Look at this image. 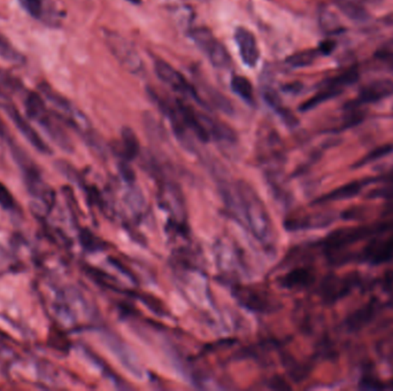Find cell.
<instances>
[{
    "instance_id": "1",
    "label": "cell",
    "mask_w": 393,
    "mask_h": 391,
    "mask_svg": "<svg viewBox=\"0 0 393 391\" xmlns=\"http://www.w3.org/2000/svg\"><path fill=\"white\" fill-rule=\"evenodd\" d=\"M24 108L28 119L38 124L59 147L65 151H71L73 145L62 126L64 122L53 110H50L42 94L31 91L27 92L24 96Z\"/></svg>"
},
{
    "instance_id": "2",
    "label": "cell",
    "mask_w": 393,
    "mask_h": 391,
    "mask_svg": "<svg viewBox=\"0 0 393 391\" xmlns=\"http://www.w3.org/2000/svg\"><path fill=\"white\" fill-rule=\"evenodd\" d=\"M103 39L114 58L127 71L138 75L144 71L142 58L129 39L108 29H103Z\"/></svg>"
},
{
    "instance_id": "3",
    "label": "cell",
    "mask_w": 393,
    "mask_h": 391,
    "mask_svg": "<svg viewBox=\"0 0 393 391\" xmlns=\"http://www.w3.org/2000/svg\"><path fill=\"white\" fill-rule=\"evenodd\" d=\"M189 37L192 39L196 47L206 55L214 67L219 69L230 68L232 60L229 52L208 28L196 27L189 31Z\"/></svg>"
},
{
    "instance_id": "4",
    "label": "cell",
    "mask_w": 393,
    "mask_h": 391,
    "mask_svg": "<svg viewBox=\"0 0 393 391\" xmlns=\"http://www.w3.org/2000/svg\"><path fill=\"white\" fill-rule=\"evenodd\" d=\"M155 71L158 78L167 84L168 87H171L176 94L183 96L187 99L194 100L196 103H199L200 106L207 107V103H203L194 85L171 64L162 59H155Z\"/></svg>"
},
{
    "instance_id": "5",
    "label": "cell",
    "mask_w": 393,
    "mask_h": 391,
    "mask_svg": "<svg viewBox=\"0 0 393 391\" xmlns=\"http://www.w3.org/2000/svg\"><path fill=\"white\" fill-rule=\"evenodd\" d=\"M10 121L13 122L14 126H17L20 133L29 141V144L33 146L35 149L42 153V154H51V148L45 141L43 140L42 137L38 135V132L36 131L33 126L30 124L28 119L23 117L22 114L19 112L17 107L14 106L13 103H7L6 106L3 107Z\"/></svg>"
},
{
    "instance_id": "6",
    "label": "cell",
    "mask_w": 393,
    "mask_h": 391,
    "mask_svg": "<svg viewBox=\"0 0 393 391\" xmlns=\"http://www.w3.org/2000/svg\"><path fill=\"white\" fill-rule=\"evenodd\" d=\"M234 37L242 61L248 68H255L260 57V50L255 35L244 27H238L236 28Z\"/></svg>"
},
{
    "instance_id": "7",
    "label": "cell",
    "mask_w": 393,
    "mask_h": 391,
    "mask_svg": "<svg viewBox=\"0 0 393 391\" xmlns=\"http://www.w3.org/2000/svg\"><path fill=\"white\" fill-rule=\"evenodd\" d=\"M364 260L371 264H383L393 260V237L374 239L364 249Z\"/></svg>"
},
{
    "instance_id": "8",
    "label": "cell",
    "mask_w": 393,
    "mask_h": 391,
    "mask_svg": "<svg viewBox=\"0 0 393 391\" xmlns=\"http://www.w3.org/2000/svg\"><path fill=\"white\" fill-rule=\"evenodd\" d=\"M24 90L23 83L19 78L14 76L10 71L0 68V107L3 108L7 103H12L14 96Z\"/></svg>"
},
{
    "instance_id": "9",
    "label": "cell",
    "mask_w": 393,
    "mask_h": 391,
    "mask_svg": "<svg viewBox=\"0 0 393 391\" xmlns=\"http://www.w3.org/2000/svg\"><path fill=\"white\" fill-rule=\"evenodd\" d=\"M230 87L234 94L238 96L241 99L244 100L248 105L255 103V92L252 83L248 78L241 75H234L230 80Z\"/></svg>"
},
{
    "instance_id": "10",
    "label": "cell",
    "mask_w": 393,
    "mask_h": 391,
    "mask_svg": "<svg viewBox=\"0 0 393 391\" xmlns=\"http://www.w3.org/2000/svg\"><path fill=\"white\" fill-rule=\"evenodd\" d=\"M17 3L33 19L51 22L49 17L51 10L46 6L45 0H17Z\"/></svg>"
},
{
    "instance_id": "11",
    "label": "cell",
    "mask_w": 393,
    "mask_h": 391,
    "mask_svg": "<svg viewBox=\"0 0 393 391\" xmlns=\"http://www.w3.org/2000/svg\"><path fill=\"white\" fill-rule=\"evenodd\" d=\"M0 59L8 64H17V66L26 64V57L14 47L10 39L3 34H0Z\"/></svg>"
},
{
    "instance_id": "12",
    "label": "cell",
    "mask_w": 393,
    "mask_h": 391,
    "mask_svg": "<svg viewBox=\"0 0 393 391\" xmlns=\"http://www.w3.org/2000/svg\"><path fill=\"white\" fill-rule=\"evenodd\" d=\"M203 89L206 92L207 98L210 100V103H213L216 108H219V110H222L223 112H227V114H230L232 112L234 108H232L230 100L227 96H222L221 92H219L214 87H210V85L203 84Z\"/></svg>"
},
{
    "instance_id": "13",
    "label": "cell",
    "mask_w": 393,
    "mask_h": 391,
    "mask_svg": "<svg viewBox=\"0 0 393 391\" xmlns=\"http://www.w3.org/2000/svg\"><path fill=\"white\" fill-rule=\"evenodd\" d=\"M313 282V274L308 269H296L285 278V285L287 287H306Z\"/></svg>"
},
{
    "instance_id": "14",
    "label": "cell",
    "mask_w": 393,
    "mask_h": 391,
    "mask_svg": "<svg viewBox=\"0 0 393 391\" xmlns=\"http://www.w3.org/2000/svg\"><path fill=\"white\" fill-rule=\"evenodd\" d=\"M391 91H392V85L391 84H385V82L373 84V85L366 87L361 92V98L364 101H367V100L368 101H374V100L380 99V98H383V96L390 94Z\"/></svg>"
},
{
    "instance_id": "15",
    "label": "cell",
    "mask_w": 393,
    "mask_h": 391,
    "mask_svg": "<svg viewBox=\"0 0 393 391\" xmlns=\"http://www.w3.org/2000/svg\"><path fill=\"white\" fill-rule=\"evenodd\" d=\"M317 52L315 50L296 52L287 59V64L292 68L306 67L315 60Z\"/></svg>"
},
{
    "instance_id": "16",
    "label": "cell",
    "mask_w": 393,
    "mask_h": 391,
    "mask_svg": "<svg viewBox=\"0 0 393 391\" xmlns=\"http://www.w3.org/2000/svg\"><path fill=\"white\" fill-rule=\"evenodd\" d=\"M0 205L6 210H13L17 207L14 196L3 183H0Z\"/></svg>"
},
{
    "instance_id": "17",
    "label": "cell",
    "mask_w": 393,
    "mask_h": 391,
    "mask_svg": "<svg viewBox=\"0 0 393 391\" xmlns=\"http://www.w3.org/2000/svg\"><path fill=\"white\" fill-rule=\"evenodd\" d=\"M0 139L5 141L7 145L13 141L12 137H10V131H8V128H7L6 124L3 123V121L1 119H0Z\"/></svg>"
},
{
    "instance_id": "18",
    "label": "cell",
    "mask_w": 393,
    "mask_h": 391,
    "mask_svg": "<svg viewBox=\"0 0 393 391\" xmlns=\"http://www.w3.org/2000/svg\"><path fill=\"white\" fill-rule=\"evenodd\" d=\"M127 1L134 3V5H139L141 3V0H127Z\"/></svg>"
},
{
    "instance_id": "19",
    "label": "cell",
    "mask_w": 393,
    "mask_h": 391,
    "mask_svg": "<svg viewBox=\"0 0 393 391\" xmlns=\"http://www.w3.org/2000/svg\"><path fill=\"white\" fill-rule=\"evenodd\" d=\"M200 1H203V0H200Z\"/></svg>"
}]
</instances>
